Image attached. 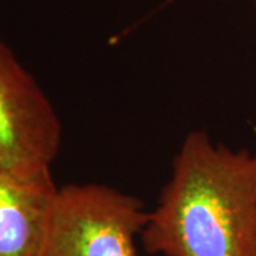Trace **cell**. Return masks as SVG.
I'll list each match as a JSON object with an SVG mask.
<instances>
[{"label": "cell", "instance_id": "2", "mask_svg": "<svg viewBox=\"0 0 256 256\" xmlns=\"http://www.w3.org/2000/svg\"><path fill=\"white\" fill-rule=\"evenodd\" d=\"M148 220L137 196L102 184L58 188L42 256H138Z\"/></svg>", "mask_w": 256, "mask_h": 256}, {"label": "cell", "instance_id": "6", "mask_svg": "<svg viewBox=\"0 0 256 256\" xmlns=\"http://www.w3.org/2000/svg\"><path fill=\"white\" fill-rule=\"evenodd\" d=\"M255 3H256V0H255Z\"/></svg>", "mask_w": 256, "mask_h": 256}, {"label": "cell", "instance_id": "1", "mask_svg": "<svg viewBox=\"0 0 256 256\" xmlns=\"http://www.w3.org/2000/svg\"><path fill=\"white\" fill-rule=\"evenodd\" d=\"M162 256H256V152L191 131L141 232Z\"/></svg>", "mask_w": 256, "mask_h": 256}, {"label": "cell", "instance_id": "3", "mask_svg": "<svg viewBox=\"0 0 256 256\" xmlns=\"http://www.w3.org/2000/svg\"><path fill=\"white\" fill-rule=\"evenodd\" d=\"M62 138L50 98L0 40V172L50 170Z\"/></svg>", "mask_w": 256, "mask_h": 256}, {"label": "cell", "instance_id": "4", "mask_svg": "<svg viewBox=\"0 0 256 256\" xmlns=\"http://www.w3.org/2000/svg\"><path fill=\"white\" fill-rule=\"evenodd\" d=\"M57 192L50 170L0 172V256H42Z\"/></svg>", "mask_w": 256, "mask_h": 256}, {"label": "cell", "instance_id": "5", "mask_svg": "<svg viewBox=\"0 0 256 256\" xmlns=\"http://www.w3.org/2000/svg\"><path fill=\"white\" fill-rule=\"evenodd\" d=\"M170 2H172V0H170Z\"/></svg>", "mask_w": 256, "mask_h": 256}]
</instances>
